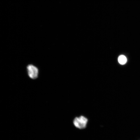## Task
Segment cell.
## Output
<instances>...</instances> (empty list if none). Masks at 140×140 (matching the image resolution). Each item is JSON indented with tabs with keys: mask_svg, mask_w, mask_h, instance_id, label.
<instances>
[{
	"mask_svg": "<svg viewBox=\"0 0 140 140\" xmlns=\"http://www.w3.org/2000/svg\"><path fill=\"white\" fill-rule=\"evenodd\" d=\"M88 119L85 116L81 115L75 117L73 119V123L76 128L83 129L87 127Z\"/></svg>",
	"mask_w": 140,
	"mask_h": 140,
	"instance_id": "6da1fadb",
	"label": "cell"
},
{
	"mask_svg": "<svg viewBox=\"0 0 140 140\" xmlns=\"http://www.w3.org/2000/svg\"><path fill=\"white\" fill-rule=\"evenodd\" d=\"M26 69L28 75L30 78L34 80L37 78L39 71L36 66L33 64H29L27 66Z\"/></svg>",
	"mask_w": 140,
	"mask_h": 140,
	"instance_id": "7a4b0ae2",
	"label": "cell"
},
{
	"mask_svg": "<svg viewBox=\"0 0 140 140\" xmlns=\"http://www.w3.org/2000/svg\"><path fill=\"white\" fill-rule=\"evenodd\" d=\"M119 62L121 64H125L127 61V59L124 55H122L119 56L118 58Z\"/></svg>",
	"mask_w": 140,
	"mask_h": 140,
	"instance_id": "3957f363",
	"label": "cell"
}]
</instances>
